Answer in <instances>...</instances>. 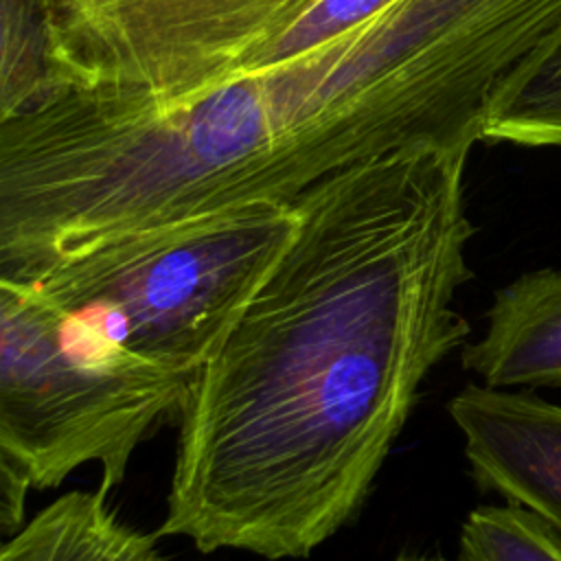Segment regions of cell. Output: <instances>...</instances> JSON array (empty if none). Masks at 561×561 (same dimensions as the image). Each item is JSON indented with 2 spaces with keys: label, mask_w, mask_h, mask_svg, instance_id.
<instances>
[{
  "label": "cell",
  "mask_w": 561,
  "mask_h": 561,
  "mask_svg": "<svg viewBox=\"0 0 561 561\" xmlns=\"http://www.w3.org/2000/svg\"><path fill=\"white\" fill-rule=\"evenodd\" d=\"M471 147L403 149L296 202V230L193 379L160 535L305 559L362 511L421 386L467 344Z\"/></svg>",
  "instance_id": "cell-1"
},
{
  "label": "cell",
  "mask_w": 561,
  "mask_h": 561,
  "mask_svg": "<svg viewBox=\"0 0 561 561\" xmlns=\"http://www.w3.org/2000/svg\"><path fill=\"white\" fill-rule=\"evenodd\" d=\"M526 57L506 0H394L283 64L173 99L61 90L0 121V241L46 261L414 147H473Z\"/></svg>",
  "instance_id": "cell-2"
},
{
  "label": "cell",
  "mask_w": 561,
  "mask_h": 561,
  "mask_svg": "<svg viewBox=\"0 0 561 561\" xmlns=\"http://www.w3.org/2000/svg\"><path fill=\"white\" fill-rule=\"evenodd\" d=\"M296 208L250 204L121 232L20 276L90 359L193 381L287 248Z\"/></svg>",
  "instance_id": "cell-3"
},
{
  "label": "cell",
  "mask_w": 561,
  "mask_h": 561,
  "mask_svg": "<svg viewBox=\"0 0 561 561\" xmlns=\"http://www.w3.org/2000/svg\"><path fill=\"white\" fill-rule=\"evenodd\" d=\"M193 381L90 359L37 289L0 278V465L31 489L99 465V491L121 486L136 447L180 419Z\"/></svg>",
  "instance_id": "cell-4"
},
{
  "label": "cell",
  "mask_w": 561,
  "mask_h": 561,
  "mask_svg": "<svg viewBox=\"0 0 561 561\" xmlns=\"http://www.w3.org/2000/svg\"><path fill=\"white\" fill-rule=\"evenodd\" d=\"M313 2L44 0L53 94L173 101L204 92Z\"/></svg>",
  "instance_id": "cell-5"
},
{
  "label": "cell",
  "mask_w": 561,
  "mask_h": 561,
  "mask_svg": "<svg viewBox=\"0 0 561 561\" xmlns=\"http://www.w3.org/2000/svg\"><path fill=\"white\" fill-rule=\"evenodd\" d=\"M447 412L478 489L561 528V405L530 390L467 383Z\"/></svg>",
  "instance_id": "cell-6"
},
{
  "label": "cell",
  "mask_w": 561,
  "mask_h": 561,
  "mask_svg": "<svg viewBox=\"0 0 561 561\" xmlns=\"http://www.w3.org/2000/svg\"><path fill=\"white\" fill-rule=\"evenodd\" d=\"M491 388L561 386V267L526 272L495 291L486 329L460 353Z\"/></svg>",
  "instance_id": "cell-7"
},
{
  "label": "cell",
  "mask_w": 561,
  "mask_h": 561,
  "mask_svg": "<svg viewBox=\"0 0 561 561\" xmlns=\"http://www.w3.org/2000/svg\"><path fill=\"white\" fill-rule=\"evenodd\" d=\"M103 491H68L0 546V561H169L156 535L123 522Z\"/></svg>",
  "instance_id": "cell-8"
},
{
  "label": "cell",
  "mask_w": 561,
  "mask_h": 561,
  "mask_svg": "<svg viewBox=\"0 0 561 561\" xmlns=\"http://www.w3.org/2000/svg\"><path fill=\"white\" fill-rule=\"evenodd\" d=\"M484 138L524 147H561V35L504 90Z\"/></svg>",
  "instance_id": "cell-9"
},
{
  "label": "cell",
  "mask_w": 561,
  "mask_h": 561,
  "mask_svg": "<svg viewBox=\"0 0 561 561\" xmlns=\"http://www.w3.org/2000/svg\"><path fill=\"white\" fill-rule=\"evenodd\" d=\"M53 94L44 0H2L0 121L37 107Z\"/></svg>",
  "instance_id": "cell-10"
},
{
  "label": "cell",
  "mask_w": 561,
  "mask_h": 561,
  "mask_svg": "<svg viewBox=\"0 0 561 561\" xmlns=\"http://www.w3.org/2000/svg\"><path fill=\"white\" fill-rule=\"evenodd\" d=\"M460 561H561V528L519 504L476 506L460 526Z\"/></svg>",
  "instance_id": "cell-11"
},
{
  "label": "cell",
  "mask_w": 561,
  "mask_h": 561,
  "mask_svg": "<svg viewBox=\"0 0 561 561\" xmlns=\"http://www.w3.org/2000/svg\"><path fill=\"white\" fill-rule=\"evenodd\" d=\"M392 2L394 0H316L289 26L274 35L265 46L254 50L239 72L283 64L300 53H307L329 42L331 37L362 24Z\"/></svg>",
  "instance_id": "cell-12"
},
{
  "label": "cell",
  "mask_w": 561,
  "mask_h": 561,
  "mask_svg": "<svg viewBox=\"0 0 561 561\" xmlns=\"http://www.w3.org/2000/svg\"><path fill=\"white\" fill-rule=\"evenodd\" d=\"M397 561H447V559L438 554H419V557H399Z\"/></svg>",
  "instance_id": "cell-13"
}]
</instances>
